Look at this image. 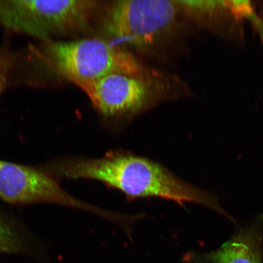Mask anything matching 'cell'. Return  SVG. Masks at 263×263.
Here are the masks:
<instances>
[{
  "mask_svg": "<svg viewBox=\"0 0 263 263\" xmlns=\"http://www.w3.org/2000/svg\"><path fill=\"white\" fill-rule=\"evenodd\" d=\"M37 166L57 180H97L134 198L158 197L182 206L195 203L233 219L215 196L181 179L162 164L136 154L113 151L97 159L64 157Z\"/></svg>",
  "mask_w": 263,
  "mask_h": 263,
  "instance_id": "obj_1",
  "label": "cell"
},
{
  "mask_svg": "<svg viewBox=\"0 0 263 263\" xmlns=\"http://www.w3.org/2000/svg\"><path fill=\"white\" fill-rule=\"evenodd\" d=\"M31 52L49 75L79 88L110 74L143 77L145 73L143 66L126 49L98 39L43 41Z\"/></svg>",
  "mask_w": 263,
  "mask_h": 263,
  "instance_id": "obj_2",
  "label": "cell"
},
{
  "mask_svg": "<svg viewBox=\"0 0 263 263\" xmlns=\"http://www.w3.org/2000/svg\"><path fill=\"white\" fill-rule=\"evenodd\" d=\"M97 6V2L84 0H0V25L51 41L85 28Z\"/></svg>",
  "mask_w": 263,
  "mask_h": 263,
  "instance_id": "obj_3",
  "label": "cell"
},
{
  "mask_svg": "<svg viewBox=\"0 0 263 263\" xmlns=\"http://www.w3.org/2000/svg\"><path fill=\"white\" fill-rule=\"evenodd\" d=\"M180 11L177 1L115 2L108 11L106 29L120 47L149 48L172 30Z\"/></svg>",
  "mask_w": 263,
  "mask_h": 263,
  "instance_id": "obj_4",
  "label": "cell"
},
{
  "mask_svg": "<svg viewBox=\"0 0 263 263\" xmlns=\"http://www.w3.org/2000/svg\"><path fill=\"white\" fill-rule=\"evenodd\" d=\"M0 199L15 205L50 203L93 213L114 222L116 213L77 198L62 188L58 180L30 166L0 159Z\"/></svg>",
  "mask_w": 263,
  "mask_h": 263,
  "instance_id": "obj_5",
  "label": "cell"
},
{
  "mask_svg": "<svg viewBox=\"0 0 263 263\" xmlns=\"http://www.w3.org/2000/svg\"><path fill=\"white\" fill-rule=\"evenodd\" d=\"M105 116L136 113L146 106L152 94L142 77L121 73L106 76L80 87Z\"/></svg>",
  "mask_w": 263,
  "mask_h": 263,
  "instance_id": "obj_6",
  "label": "cell"
},
{
  "mask_svg": "<svg viewBox=\"0 0 263 263\" xmlns=\"http://www.w3.org/2000/svg\"><path fill=\"white\" fill-rule=\"evenodd\" d=\"M181 11L196 24L235 47L246 44L243 22L233 15L225 1H177Z\"/></svg>",
  "mask_w": 263,
  "mask_h": 263,
  "instance_id": "obj_7",
  "label": "cell"
},
{
  "mask_svg": "<svg viewBox=\"0 0 263 263\" xmlns=\"http://www.w3.org/2000/svg\"><path fill=\"white\" fill-rule=\"evenodd\" d=\"M263 216L242 229L216 251L189 257V263H262Z\"/></svg>",
  "mask_w": 263,
  "mask_h": 263,
  "instance_id": "obj_8",
  "label": "cell"
},
{
  "mask_svg": "<svg viewBox=\"0 0 263 263\" xmlns=\"http://www.w3.org/2000/svg\"><path fill=\"white\" fill-rule=\"evenodd\" d=\"M24 226L0 210V254H25L29 235Z\"/></svg>",
  "mask_w": 263,
  "mask_h": 263,
  "instance_id": "obj_9",
  "label": "cell"
},
{
  "mask_svg": "<svg viewBox=\"0 0 263 263\" xmlns=\"http://www.w3.org/2000/svg\"><path fill=\"white\" fill-rule=\"evenodd\" d=\"M225 2L230 11L239 21L244 22L245 18H249L255 13L256 5L254 4L255 2L233 0Z\"/></svg>",
  "mask_w": 263,
  "mask_h": 263,
  "instance_id": "obj_10",
  "label": "cell"
},
{
  "mask_svg": "<svg viewBox=\"0 0 263 263\" xmlns=\"http://www.w3.org/2000/svg\"><path fill=\"white\" fill-rule=\"evenodd\" d=\"M12 59L7 54L0 53V95L7 83L8 75L12 67Z\"/></svg>",
  "mask_w": 263,
  "mask_h": 263,
  "instance_id": "obj_11",
  "label": "cell"
}]
</instances>
